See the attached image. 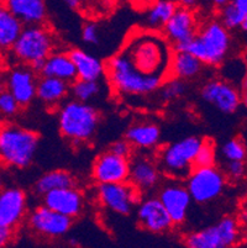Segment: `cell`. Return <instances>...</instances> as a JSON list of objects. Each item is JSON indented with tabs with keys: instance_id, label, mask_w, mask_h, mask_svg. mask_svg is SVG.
Wrapping results in <instances>:
<instances>
[{
	"instance_id": "39",
	"label": "cell",
	"mask_w": 247,
	"mask_h": 248,
	"mask_svg": "<svg viewBox=\"0 0 247 248\" xmlns=\"http://www.w3.org/2000/svg\"><path fill=\"white\" fill-rule=\"evenodd\" d=\"M197 1L198 0H176L177 5L185 9H193L197 5Z\"/></svg>"
},
{
	"instance_id": "7",
	"label": "cell",
	"mask_w": 247,
	"mask_h": 248,
	"mask_svg": "<svg viewBox=\"0 0 247 248\" xmlns=\"http://www.w3.org/2000/svg\"><path fill=\"white\" fill-rule=\"evenodd\" d=\"M240 237L239 221L226 216L216 225L188 233L184 237V245L189 248H229L236 246Z\"/></svg>"
},
{
	"instance_id": "30",
	"label": "cell",
	"mask_w": 247,
	"mask_h": 248,
	"mask_svg": "<svg viewBox=\"0 0 247 248\" xmlns=\"http://www.w3.org/2000/svg\"><path fill=\"white\" fill-rule=\"evenodd\" d=\"M157 92H160L158 96L162 103H172V101L180 99L187 92V84L184 80L174 78V77H168L165 82L161 84Z\"/></svg>"
},
{
	"instance_id": "36",
	"label": "cell",
	"mask_w": 247,
	"mask_h": 248,
	"mask_svg": "<svg viewBox=\"0 0 247 248\" xmlns=\"http://www.w3.org/2000/svg\"><path fill=\"white\" fill-rule=\"evenodd\" d=\"M82 40L87 45H98L100 42V31L98 25L85 24L82 29Z\"/></svg>"
},
{
	"instance_id": "16",
	"label": "cell",
	"mask_w": 247,
	"mask_h": 248,
	"mask_svg": "<svg viewBox=\"0 0 247 248\" xmlns=\"http://www.w3.org/2000/svg\"><path fill=\"white\" fill-rule=\"evenodd\" d=\"M129 173L130 158L120 157L110 150L99 155L92 167V177L98 184L128 182Z\"/></svg>"
},
{
	"instance_id": "31",
	"label": "cell",
	"mask_w": 247,
	"mask_h": 248,
	"mask_svg": "<svg viewBox=\"0 0 247 248\" xmlns=\"http://www.w3.org/2000/svg\"><path fill=\"white\" fill-rule=\"evenodd\" d=\"M245 14L240 11L234 4L229 1L226 5L219 9V21L225 26L228 30H235L239 29L241 25Z\"/></svg>"
},
{
	"instance_id": "3",
	"label": "cell",
	"mask_w": 247,
	"mask_h": 248,
	"mask_svg": "<svg viewBox=\"0 0 247 248\" xmlns=\"http://www.w3.org/2000/svg\"><path fill=\"white\" fill-rule=\"evenodd\" d=\"M58 128L65 140L73 145L92 141L100 123V114L89 103L72 99L62 103L57 112Z\"/></svg>"
},
{
	"instance_id": "6",
	"label": "cell",
	"mask_w": 247,
	"mask_h": 248,
	"mask_svg": "<svg viewBox=\"0 0 247 248\" xmlns=\"http://www.w3.org/2000/svg\"><path fill=\"white\" fill-rule=\"evenodd\" d=\"M203 140L198 136H189L161 147L156 161L162 175L168 179H185L193 170L194 158Z\"/></svg>"
},
{
	"instance_id": "48",
	"label": "cell",
	"mask_w": 247,
	"mask_h": 248,
	"mask_svg": "<svg viewBox=\"0 0 247 248\" xmlns=\"http://www.w3.org/2000/svg\"><path fill=\"white\" fill-rule=\"evenodd\" d=\"M242 88H247V69L244 76V79H242Z\"/></svg>"
},
{
	"instance_id": "15",
	"label": "cell",
	"mask_w": 247,
	"mask_h": 248,
	"mask_svg": "<svg viewBox=\"0 0 247 248\" xmlns=\"http://www.w3.org/2000/svg\"><path fill=\"white\" fill-rule=\"evenodd\" d=\"M203 100L224 114H234L241 105V93L226 79H212L201 88Z\"/></svg>"
},
{
	"instance_id": "13",
	"label": "cell",
	"mask_w": 247,
	"mask_h": 248,
	"mask_svg": "<svg viewBox=\"0 0 247 248\" xmlns=\"http://www.w3.org/2000/svg\"><path fill=\"white\" fill-rule=\"evenodd\" d=\"M137 224L142 230L155 234H163L174 227L168 213L158 198H141L136 209Z\"/></svg>"
},
{
	"instance_id": "42",
	"label": "cell",
	"mask_w": 247,
	"mask_h": 248,
	"mask_svg": "<svg viewBox=\"0 0 247 248\" xmlns=\"http://www.w3.org/2000/svg\"><path fill=\"white\" fill-rule=\"evenodd\" d=\"M6 88V73L0 69V90Z\"/></svg>"
},
{
	"instance_id": "24",
	"label": "cell",
	"mask_w": 247,
	"mask_h": 248,
	"mask_svg": "<svg viewBox=\"0 0 247 248\" xmlns=\"http://www.w3.org/2000/svg\"><path fill=\"white\" fill-rule=\"evenodd\" d=\"M204 64L199 58L184 49H174L169 64V77H174L184 82L198 78L204 69Z\"/></svg>"
},
{
	"instance_id": "20",
	"label": "cell",
	"mask_w": 247,
	"mask_h": 248,
	"mask_svg": "<svg viewBox=\"0 0 247 248\" xmlns=\"http://www.w3.org/2000/svg\"><path fill=\"white\" fill-rule=\"evenodd\" d=\"M11 14L26 25L45 24L47 20V5L45 0H0Z\"/></svg>"
},
{
	"instance_id": "25",
	"label": "cell",
	"mask_w": 247,
	"mask_h": 248,
	"mask_svg": "<svg viewBox=\"0 0 247 248\" xmlns=\"http://www.w3.org/2000/svg\"><path fill=\"white\" fill-rule=\"evenodd\" d=\"M74 67L77 78L85 80H100L105 76V64L98 57L81 48H73L68 52Z\"/></svg>"
},
{
	"instance_id": "41",
	"label": "cell",
	"mask_w": 247,
	"mask_h": 248,
	"mask_svg": "<svg viewBox=\"0 0 247 248\" xmlns=\"http://www.w3.org/2000/svg\"><path fill=\"white\" fill-rule=\"evenodd\" d=\"M63 1H65L68 8L71 9H78L83 3V0H63Z\"/></svg>"
},
{
	"instance_id": "45",
	"label": "cell",
	"mask_w": 247,
	"mask_h": 248,
	"mask_svg": "<svg viewBox=\"0 0 247 248\" xmlns=\"http://www.w3.org/2000/svg\"><path fill=\"white\" fill-rule=\"evenodd\" d=\"M240 28H241L245 32H247V14L245 15L244 19H242V22H241V25H240Z\"/></svg>"
},
{
	"instance_id": "9",
	"label": "cell",
	"mask_w": 247,
	"mask_h": 248,
	"mask_svg": "<svg viewBox=\"0 0 247 248\" xmlns=\"http://www.w3.org/2000/svg\"><path fill=\"white\" fill-rule=\"evenodd\" d=\"M97 198L103 207L117 215H130L142 195L129 182L98 184Z\"/></svg>"
},
{
	"instance_id": "22",
	"label": "cell",
	"mask_w": 247,
	"mask_h": 248,
	"mask_svg": "<svg viewBox=\"0 0 247 248\" xmlns=\"http://www.w3.org/2000/svg\"><path fill=\"white\" fill-rule=\"evenodd\" d=\"M71 84L53 77L41 76L36 85V98L46 107L57 108L69 94Z\"/></svg>"
},
{
	"instance_id": "21",
	"label": "cell",
	"mask_w": 247,
	"mask_h": 248,
	"mask_svg": "<svg viewBox=\"0 0 247 248\" xmlns=\"http://www.w3.org/2000/svg\"><path fill=\"white\" fill-rule=\"evenodd\" d=\"M125 139L140 151L155 150L161 141V128L153 121H140L128 128Z\"/></svg>"
},
{
	"instance_id": "32",
	"label": "cell",
	"mask_w": 247,
	"mask_h": 248,
	"mask_svg": "<svg viewBox=\"0 0 247 248\" xmlns=\"http://www.w3.org/2000/svg\"><path fill=\"white\" fill-rule=\"evenodd\" d=\"M216 164V148L212 140H203L196 158H194V168L196 167H212Z\"/></svg>"
},
{
	"instance_id": "33",
	"label": "cell",
	"mask_w": 247,
	"mask_h": 248,
	"mask_svg": "<svg viewBox=\"0 0 247 248\" xmlns=\"http://www.w3.org/2000/svg\"><path fill=\"white\" fill-rule=\"evenodd\" d=\"M221 155L226 161H246V145L241 139H231L221 147Z\"/></svg>"
},
{
	"instance_id": "2",
	"label": "cell",
	"mask_w": 247,
	"mask_h": 248,
	"mask_svg": "<svg viewBox=\"0 0 247 248\" xmlns=\"http://www.w3.org/2000/svg\"><path fill=\"white\" fill-rule=\"evenodd\" d=\"M40 137L10 121L0 123V167L24 169L35 159Z\"/></svg>"
},
{
	"instance_id": "26",
	"label": "cell",
	"mask_w": 247,
	"mask_h": 248,
	"mask_svg": "<svg viewBox=\"0 0 247 248\" xmlns=\"http://www.w3.org/2000/svg\"><path fill=\"white\" fill-rule=\"evenodd\" d=\"M24 24L0 3V52L10 51Z\"/></svg>"
},
{
	"instance_id": "34",
	"label": "cell",
	"mask_w": 247,
	"mask_h": 248,
	"mask_svg": "<svg viewBox=\"0 0 247 248\" xmlns=\"http://www.w3.org/2000/svg\"><path fill=\"white\" fill-rule=\"evenodd\" d=\"M21 110L20 104L6 88L0 90V116L5 120L16 116Z\"/></svg>"
},
{
	"instance_id": "50",
	"label": "cell",
	"mask_w": 247,
	"mask_h": 248,
	"mask_svg": "<svg viewBox=\"0 0 247 248\" xmlns=\"http://www.w3.org/2000/svg\"><path fill=\"white\" fill-rule=\"evenodd\" d=\"M246 246H247V243H246Z\"/></svg>"
},
{
	"instance_id": "5",
	"label": "cell",
	"mask_w": 247,
	"mask_h": 248,
	"mask_svg": "<svg viewBox=\"0 0 247 248\" xmlns=\"http://www.w3.org/2000/svg\"><path fill=\"white\" fill-rule=\"evenodd\" d=\"M17 63L40 72L44 62L56 51L54 35L45 24L26 25L10 49Z\"/></svg>"
},
{
	"instance_id": "40",
	"label": "cell",
	"mask_w": 247,
	"mask_h": 248,
	"mask_svg": "<svg viewBox=\"0 0 247 248\" xmlns=\"http://www.w3.org/2000/svg\"><path fill=\"white\" fill-rule=\"evenodd\" d=\"M230 1L245 15L247 14V0H230Z\"/></svg>"
},
{
	"instance_id": "18",
	"label": "cell",
	"mask_w": 247,
	"mask_h": 248,
	"mask_svg": "<svg viewBox=\"0 0 247 248\" xmlns=\"http://www.w3.org/2000/svg\"><path fill=\"white\" fill-rule=\"evenodd\" d=\"M37 72L25 64H15L6 73V89L16 99L20 107H29L36 98Z\"/></svg>"
},
{
	"instance_id": "17",
	"label": "cell",
	"mask_w": 247,
	"mask_h": 248,
	"mask_svg": "<svg viewBox=\"0 0 247 248\" xmlns=\"http://www.w3.org/2000/svg\"><path fill=\"white\" fill-rule=\"evenodd\" d=\"M27 195L16 186L0 189V224L16 230L27 217Z\"/></svg>"
},
{
	"instance_id": "43",
	"label": "cell",
	"mask_w": 247,
	"mask_h": 248,
	"mask_svg": "<svg viewBox=\"0 0 247 248\" xmlns=\"http://www.w3.org/2000/svg\"><path fill=\"white\" fill-rule=\"evenodd\" d=\"M210 1H212L213 5L216 6L217 9H220V8H223L224 5H226V4H228L230 0H210Z\"/></svg>"
},
{
	"instance_id": "29",
	"label": "cell",
	"mask_w": 247,
	"mask_h": 248,
	"mask_svg": "<svg viewBox=\"0 0 247 248\" xmlns=\"http://www.w3.org/2000/svg\"><path fill=\"white\" fill-rule=\"evenodd\" d=\"M69 92L73 95V99L83 103H90L100 95L101 83L99 80H85L77 78L71 84Z\"/></svg>"
},
{
	"instance_id": "37",
	"label": "cell",
	"mask_w": 247,
	"mask_h": 248,
	"mask_svg": "<svg viewBox=\"0 0 247 248\" xmlns=\"http://www.w3.org/2000/svg\"><path fill=\"white\" fill-rule=\"evenodd\" d=\"M110 151L115 155H120V157H125V158H130L131 155H132L133 152V147L131 146L130 142L128 141L126 139H121L117 140L110 146Z\"/></svg>"
},
{
	"instance_id": "19",
	"label": "cell",
	"mask_w": 247,
	"mask_h": 248,
	"mask_svg": "<svg viewBox=\"0 0 247 248\" xmlns=\"http://www.w3.org/2000/svg\"><path fill=\"white\" fill-rule=\"evenodd\" d=\"M41 198L42 205L71 218L81 216L85 206L84 197L76 186L56 189L49 191Z\"/></svg>"
},
{
	"instance_id": "27",
	"label": "cell",
	"mask_w": 247,
	"mask_h": 248,
	"mask_svg": "<svg viewBox=\"0 0 247 248\" xmlns=\"http://www.w3.org/2000/svg\"><path fill=\"white\" fill-rule=\"evenodd\" d=\"M177 8L178 5L176 0H155L145 15L146 29L153 31L162 30Z\"/></svg>"
},
{
	"instance_id": "49",
	"label": "cell",
	"mask_w": 247,
	"mask_h": 248,
	"mask_svg": "<svg viewBox=\"0 0 247 248\" xmlns=\"http://www.w3.org/2000/svg\"><path fill=\"white\" fill-rule=\"evenodd\" d=\"M246 166H247V157H246Z\"/></svg>"
},
{
	"instance_id": "10",
	"label": "cell",
	"mask_w": 247,
	"mask_h": 248,
	"mask_svg": "<svg viewBox=\"0 0 247 248\" xmlns=\"http://www.w3.org/2000/svg\"><path fill=\"white\" fill-rule=\"evenodd\" d=\"M27 226L33 233L45 240L65 237L71 230L73 218L62 215L45 205H40L27 214Z\"/></svg>"
},
{
	"instance_id": "38",
	"label": "cell",
	"mask_w": 247,
	"mask_h": 248,
	"mask_svg": "<svg viewBox=\"0 0 247 248\" xmlns=\"http://www.w3.org/2000/svg\"><path fill=\"white\" fill-rule=\"evenodd\" d=\"M15 232H16V230L10 229L5 225L0 224V248L8 247L14 242Z\"/></svg>"
},
{
	"instance_id": "35",
	"label": "cell",
	"mask_w": 247,
	"mask_h": 248,
	"mask_svg": "<svg viewBox=\"0 0 247 248\" xmlns=\"http://www.w3.org/2000/svg\"><path fill=\"white\" fill-rule=\"evenodd\" d=\"M224 174L226 179L239 182L246 175L247 166L245 161H226L225 167H224Z\"/></svg>"
},
{
	"instance_id": "1",
	"label": "cell",
	"mask_w": 247,
	"mask_h": 248,
	"mask_svg": "<svg viewBox=\"0 0 247 248\" xmlns=\"http://www.w3.org/2000/svg\"><path fill=\"white\" fill-rule=\"evenodd\" d=\"M173 47L160 31L140 30L105 64V76L116 94L130 98L156 93L169 77Z\"/></svg>"
},
{
	"instance_id": "46",
	"label": "cell",
	"mask_w": 247,
	"mask_h": 248,
	"mask_svg": "<svg viewBox=\"0 0 247 248\" xmlns=\"http://www.w3.org/2000/svg\"><path fill=\"white\" fill-rule=\"evenodd\" d=\"M4 183H5V179H4V173H3V168L0 167V189L4 186Z\"/></svg>"
},
{
	"instance_id": "12",
	"label": "cell",
	"mask_w": 247,
	"mask_h": 248,
	"mask_svg": "<svg viewBox=\"0 0 247 248\" xmlns=\"http://www.w3.org/2000/svg\"><path fill=\"white\" fill-rule=\"evenodd\" d=\"M157 198L168 213L174 226L184 224L193 200L187 186L182 184V180L169 179L165 183L158 191Z\"/></svg>"
},
{
	"instance_id": "23",
	"label": "cell",
	"mask_w": 247,
	"mask_h": 248,
	"mask_svg": "<svg viewBox=\"0 0 247 248\" xmlns=\"http://www.w3.org/2000/svg\"><path fill=\"white\" fill-rule=\"evenodd\" d=\"M38 74L45 77H53L65 82L72 83L77 79V72L69 53L65 51H53L45 60L44 66L40 69Z\"/></svg>"
},
{
	"instance_id": "44",
	"label": "cell",
	"mask_w": 247,
	"mask_h": 248,
	"mask_svg": "<svg viewBox=\"0 0 247 248\" xmlns=\"http://www.w3.org/2000/svg\"><path fill=\"white\" fill-rule=\"evenodd\" d=\"M241 104L247 109V88H244V92L241 94Z\"/></svg>"
},
{
	"instance_id": "8",
	"label": "cell",
	"mask_w": 247,
	"mask_h": 248,
	"mask_svg": "<svg viewBox=\"0 0 247 248\" xmlns=\"http://www.w3.org/2000/svg\"><path fill=\"white\" fill-rule=\"evenodd\" d=\"M185 180L192 200L198 204H208L219 198L226 186L225 174L216 166L196 167Z\"/></svg>"
},
{
	"instance_id": "4",
	"label": "cell",
	"mask_w": 247,
	"mask_h": 248,
	"mask_svg": "<svg viewBox=\"0 0 247 248\" xmlns=\"http://www.w3.org/2000/svg\"><path fill=\"white\" fill-rule=\"evenodd\" d=\"M182 49L190 52L205 66H220L231 49L230 32L219 20H212L199 28L196 36Z\"/></svg>"
},
{
	"instance_id": "47",
	"label": "cell",
	"mask_w": 247,
	"mask_h": 248,
	"mask_svg": "<svg viewBox=\"0 0 247 248\" xmlns=\"http://www.w3.org/2000/svg\"><path fill=\"white\" fill-rule=\"evenodd\" d=\"M241 221H242V224L247 225V210L242 213V215H241Z\"/></svg>"
},
{
	"instance_id": "14",
	"label": "cell",
	"mask_w": 247,
	"mask_h": 248,
	"mask_svg": "<svg viewBox=\"0 0 247 248\" xmlns=\"http://www.w3.org/2000/svg\"><path fill=\"white\" fill-rule=\"evenodd\" d=\"M162 173L157 161L145 153H137L130 157V173L129 180L139 193L147 194L157 188L161 183Z\"/></svg>"
},
{
	"instance_id": "11",
	"label": "cell",
	"mask_w": 247,
	"mask_h": 248,
	"mask_svg": "<svg viewBox=\"0 0 247 248\" xmlns=\"http://www.w3.org/2000/svg\"><path fill=\"white\" fill-rule=\"evenodd\" d=\"M198 29V19L193 9L178 6L161 31L173 49L177 51L182 49L196 36Z\"/></svg>"
},
{
	"instance_id": "28",
	"label": "cell",
	"mask_w": 247,
	"mask_h": 248,
	"mask_svg": "<svg viewBox=\"0 0 247 248\" xmlns=\"http://www.w3.org/2000/svg\"><path fill=\"white\" fill-rule=\"evenodd\" d=\"M68 186H76V179L73 175L63 169H56L46 172L36 180L35 191L37 195L42 197L49 191L68 188Z\"/></svg>"
}]
</instances>
